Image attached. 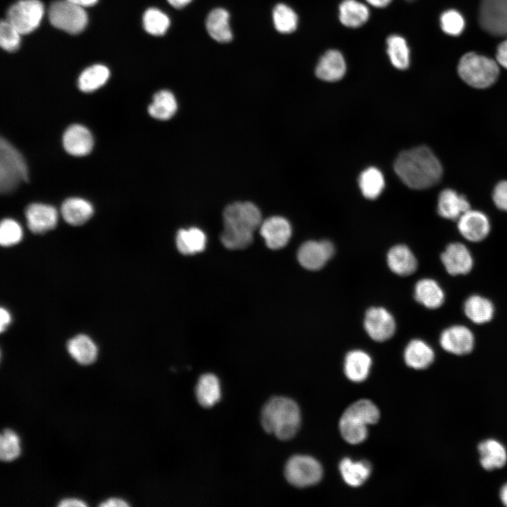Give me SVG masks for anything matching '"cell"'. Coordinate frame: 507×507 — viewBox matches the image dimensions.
I'll list each match as a JSON object with an SVG mask.
<instances>
[{
    "label": "cell",
    "mask_w": 507,
    "mask_h": 507,
    "mask_svg": "<svg viewBox=\"0 0 507 507\" xmlns=\"http://www.w3.org/2000/svg\"><path fill=\"white\" fill-rule=\"evenodd\" d=\"M100 506L102 507H118V506H128L129 504L124 500L119 498H111L100 503Z\"/></svg>",
    "instance_id": "47"
},
{
    "label": "cell",
    "mask_w": 507,
    "mask_h": 507,
    "mask_svg": "<svg viewBox=\"0 0 507 507\" xmlns=\"http://www.w3.org/2000/svg\"><path fill=\"white\" fill-rule=\"evenodd\" d=\"M67 346L71 356L82 365L91 364L96 358L97 348L87 335H77L69 340Z\"/></svg>",
    "instance_id": "31"
},
{
    "label": "cell",
    "mask_w": 507,
    "mask_h": 507,
    "mask_svg": "<svg viewBox=\"0 0 507 507\" xmlns=\"http://www.w3.org/2000/svg\"><path fill=\"white\" fill-rule=\"evenodd\" d=\"M434 359V351L423 340L413 339L405 349V362L412 368L416 370L427 368L433 363Z\"/></svg>",
    "instance_id": "23"
},
{
    "label": "cell",
    "mask_w": 507,
    "mask_h": 507,
    "mask_svg": "<svg viewBox=\"0 0 507 507\" xmlns=\"http://www.w3.org/2000/svg\"><path fill=\"white\" fill-rule=\"evenodd\" d=\"M0 330L2 332L11 323V315L7 310L1 308L0 311Z\"/></svg>",
    "instance_id": "49"
},
{
    "label": "cell",
    "mask_w": 507,
    "mask_h": 507,
    "mask_svg": "<svg viewBox=\"0 0 507 507\" xmlns=\"http://www.w3.org/2000/svg\"><path fill=\"white\" fill-rule=\"evenodd\" d=\"M414 297L418 303L430 309L438 308L445 299L444 292L440 285L429 278L422 279L416 283Z\"/></svg>",
    "instance_id": "22"
},
{
    "label": "cell",
    "mask_w": 507,
    "mask_h": 507,
    "mask_svg": "<svg viewBox=\"0 0 507 507\" xmlns=\"http://www.w3.org/2000/svg\"><path fill=\"white\" fill-rule=\"evenodd\" d=\"M273 23L280 33L289 34L297 27L298 16L289 6L279 4L273 11Z\"/></svg>",
    "instance_id": "38"
},
{
    "label": "cell",
    "mask_w": 507,
    "mask_h": 507,
    "mask_svg": "<svg viewBox=\"0 0 507 507\" xmlns=\"http://www.w3.org/2000/svg\"><path fill=\"white\" fill-rule=\"evenodd\" d=\"M457 221L461 234L472 242L483 240L490 232L491 226L488 217L479 211L469 209Z\"/></svg>",
    "instance_id": "13"
},
{
    "label": "cell",
    "mask_w": 507,
    "mask_h": 507,
    "mask_svg": "<svg viewBox=\"0 0 507 507\" xmlns=\"http://www.w3.org/2000/svg\"><path fill=\"white\" fill-rule=\"evenodd\" d=\"M170 19L166 14L158 8H150L143 15V25L145 30L152 35L159 36L165 33L170 26Z\"/></svg>",
    "instance_id": "39"
},
{
    "label": "cell",
    "mask_w": 507,
    "mask_h": 507,
    "mask_svg": "<svg viewBox=\"0 0 507 507\" xmlns=\"http://www.w3.org/2000/svg\"><path fill=\"white\" fill-rule=\"evenodd\" d=\"M387 52L392 64L397 69L406 70L410 64V50L406 41L397 35L387 39Z\"/></svg>",
    "instance_id": "35"
},
{
    "label": "cell",
    "mask_w": 507,
    "mask_h": 507,
    "mask_svg": "<svg viewBox=\"0 0 507 507\" xmlns=\"http://www.w3.org/2000/svg\"><path fill=\"white\" fill-rule=\"evenodd\" d=\"M204 232L197 227L180 230L176 235V245L180 253L184 255L202 251L206 246Z\"/></svg>",
    "instance_id": "30"
},
{
    "label": "cell",
    "mask_w": 507,
    "mask_h": 507,
    "mask_svg": "<svg viewBox=\"0 0 507 507\" xmlns=\"http://www.w3.org/2000/svg\"><path fill=\"white\" fill-rule=\"evenodd\" d=\"M499 496L502 503L507 506V483L501 487Z\"/></svg>",
    "instance_id": "53"
},
{
    "label": "cell",
    "mask_w": 507,
    "mask_h": 507,
    "mask_svg": "<svg viewBox=\"0 0 507 507\" xmlns=\"http://www.w3.org/2000/svg\"><path fill=\"white\" fill-rule=\"evenodd\" d=\"M261 421L265 432L278 439L288 440L298 432L301 414L298 405L291 399L275 396L264 405Z\"/></svg>",
    "instance_id": "3"
},
{
    "label": "cell",
    "mask_w": 507,
    "mask_h": 507,
    "mask_svg": "<svg viewBox=\"0 0 507 507\" xmlns=\"http://www.w3.org/2000/svg\"><path fill=\"white\" fill-rule=\"evenodd\" d=\"M345 411L361 418L368 425L377 423L380 418L378 408L368 399H361L354 402Z\"/></svg>",
    "instance_id": "41"
},
{
    "label": "cell",
    "mask_w": 507,
    "mask_h": 507,
    "mask_svg": "<svg viewBox=\"0 0 507 507\" xmlns=\"http://www.w3.org/2000/svg\"><path fill=\"white\" fill-rule=\"evenodd\" d=\"M229 18L227 11L221 8H215L208 13L206 20V27L209 35L215 41L227 43L232 40V33Z\"/></svg>",
    "instance_id": "24"
},
{
    "label": "cell",
    "mask_w": 507,
    "mask_h": 507,
    "mask_svg": "<svg viewBox=\"0 0 507 507\" xmlns=\"http://www.w3.org/2000/svg\"><path fill=\"white\" fill-rule=\"evenodd\" d=\"M441 346L455 355H465L474 347L475 338L470 329L463 325H453L445 329L439 338Z\"/></svg>",
    "instance_id": "12"
},
{
    "label": "cell",
    "mask_w": 507,
    "mask_h": 507,
    "mask_svg": "<svg viewBox=\"0 0 507 507\" xmlns=\"http://www.w3.org/2000/svg\"><path fill=\"white\" fill-rule=\"evenodd\" d=\"M63 144L65 150L75 156L88 154L93 147L90 132L80 125H72L64 132Z\"/></svg>",
    "instance_id": "17"
},
{
    "label": "cell",
    "mask_w": 507,
    "mask_h": 507,
    "mask_svg": "<svg viewBox=\"0 0 507 507\" xmlns=\"http://www.w3.org/2000/svg\"><path fill=\"white\" fill-rule=\"evenodd\" d=\"M367 424L360 418L344 412L339 420V431L345 441L351 444L363 442L367 437Z\"/></svg>",
    "instance_id": "34"
},
{
    "label": "cell",
    "mask_w": 507,
    "mask_h": 507,
    "mask_svg": "<svg viewBox=\"0 0 507 507\" xmlns=\"http://www.w3.org/2000/svg\"><path fill=\"white\" fill-rule=\"evenodd\" d=\"M177 104L174 94L169 90H161L153 96V101L148 107L149 115L158 120H165L176 113Z\"/></svg>",
    "instance_id": "32"
},
{
    "label": "cell",
    "mask_w": 507,
    "mask_h": 507,
    "mask_svg": "<svg viewBox=\"0 0 507 507\" xmlns=\"http://www.w3.org/2000/svg\"><path fill=\"white\" fill-rule=\"evenodd\" d=\"M224 228L220 234L223 244L229 249H242L253 242L254 232L260 227L262 216L251 202H234L224 209Z\"/></svg>",
    "instance_id": "2"
},
{
    "label": "cell",
    "mask_w": 507,
    "mask_h": 507,
    "mask_svg": "<svg viewBox=\"0 0 507 507\" xmlns=\"http://www.w3.org/2000/svg\"><path fill=\"white\" fill-rule=\"evenodd\" d=\"M78 6H80L82 7L83 6H89L95 4L98 0H68Z\"/></svg>",
    "instance_id": "52"
},
{
    "label": "cell",
    "mask_w": 507,
    "mask_h": 507,
    "mask_svg": "<svg viewBox=\"0 0 507 507\" xmlns=\"http://www.w3.org/2000/svg\"><path fill=\"white\" fill-rule=\"evenodd\" d=\"M496 58L499 65L507 69V39L499 44L496 49Z\"/></svg>",
    "instance_id": "46"
},
{
    "label": "cell",
    "mask_w": 507,
    "mask_h": 507,
    "mask_svg": "<svg viewBox=\"0 0 507 507\" xmlns=\"http://www.w3.org/2000/svg\"><path fill=\"white\" fill-rule=\"evenodd\" d=\"M441 261L449 274L465 275L473 266V258L468 249L463 244H449L442 253Z\"/></svg>",
    "instance_id": "14"
},
{
    "label": "cell",
    "mask_w": 507,
    "mask_h": 507,
    "mask_svg": "<svg viewBox=\"0 0 507 507\" xmlns=\"http://www.w3.org/2000/svg\"><path fill=\"white\" fill-rule=\"evenodd\" d=\"M466 317L475 324L489 322L494 314L493 303L487 298L479 295L468 297L463 305Z\"/></svg>",
    "instance_id": "26"
},
{
    "label": "cell",
    "mask_w": 507,
    "mask_h": 507,
    "mask_svg": "<svg viewBox=\"0 0 507 507\" xmlns=\"http://www.w3.org/2000/svg\"><path fill=\"white\" fill-rule=\"evenodd\" d=\"M394 170L401 181L414 189L433 187L440 181L443 173L440 161L425 146L401 153L395 161Z\"/></svg>",
    "instance_id": "1"
},
{
    "label": "cell",
    "mask_w": 507,
    "mask_h": 507,
    "mask_svg": "<svg viewBox=\"0 0 507 507\" xmlns=\"http://www.w3.org/2000/svg\"><path fill=\"white\" fill-rule=\"evenodd\" d=\"M48 17L54 27L70 34L82 32L87 23V15L83 8L68 0L51 3Z\"/></svg>",
    "instance_id": "6"
},
{
    "label": "cell",
    "mask_w": 507,
    "mask_h": 507,
    "mask_svg": "<svg viewBox=\"0 0 507 507\" xmlns=\"http://www.w3.org/2000/svg\"><path fill=\"white\" fill-rule=\"evenodd\" d=\"M260 232L268 248L278 249L288 243L292 235V227L284 218L272 216L261 223Z\"/></svg>",
    "instance_id": "15"
},
{
    "label": "cell",
    "mask_w": 507,
    "mask_h": 507,
    "mask_svg": "<svg viewBox=\"0 0 507 507\" xmlns=\"http://www.w3.org/2000/svg\"><path fill=\"white\" fill-rule=\"evenodd\" d=\"M364 327L371 339L384 342L394 335L396 325L393 316L386 309L373 307L365 313Z\"/></svg>",
    "instance_id": "11"
},
{
    "label": "cell",
    "mask_w": 507,
    "mask_h": 507,
    "mask_svg": "<svg viewBox=\"0 0 507 507\" xmlns=\"http://www.w3.org/2000/svg\"><path fill=\"white\" fill-rule=\"evenodd\" d=\"M358 183L363 195L370 199L378 197L384 187L382 173L374 167H370L362 172Z\"/></svg>",
    "instance_id": "36"
},
{
    "label": "cell",
    "mask_w": 507,
    "mask_h": 507,
    "mask_svg": "<svg viewBox=\"0 0 507 507\" xmlns=\"http://www.w3.org/2000/svg\"><path fill=\"white\" fill-rule=\"evenodd\" d=\"M405 1H408V2H412V1H415V0H405Z\"/></svg>",
    "instance_id": "54"
},
{
    "label": "cell",
    "mask_w": 507,
    "mask_h": 507,
    "mask_svg": "<svg viewBox=\"0 0 507 507\" xmlns=\"http://www.w3.org/2000/svg\"><path fill=\"white\" fill-rule=\"evenodd\" d=\"M44 11L39 0H20L8 10L6 20L21 35H25L39 26Z\"/></svg>",
    "instance_id": "8"
},
{
    "label": "cell",
    "mask_w": 507,
    "mask_h": 507,
    "mask_svg": "<svg viewBox=\"0 0 507 507\" xmlns=\"http://www.w3.org/2000/svg\"><path fill=\"white\" fill-rule=\"evenodd\" d=\"M109 75V70L105 65L101 64L92 65L80 75L78 87L82 92H93L106 82Z\"/></svg>",
    "instance_id": "37"
},
{
    "label": "cell",
    "mask_w": 507,
    "mask_h": 507,
    "mask_svg": "<svg viewBox=\"0 0 507 507\" xmlns=\"http://www.w3.org/2000/svg\"><path fill=\"white\" fill-rule=\"evenodd\" d=\"M346 70L342 54L337 50H329L320 58L315 68L316 76L326 82L341 80Z\"/></svg>",
    "instance_id": "19"
},
{
    "label": "cell",
    "mask_w": 507,
    "mask_h": 507,
    "mask_svg": "<svg viewBox=\"0 0 507 507\" xmlns=\"http://www.w3.org/2000/svg\"><path fill=\"white\" fill-rule=\"evenodd\" d=\"M492 199L499 209L507 212V180L501 181L495 186Z\"/></svg>",
    "instance_id": "45"
},
{
    "label": "cell",
    "mask_w": 507,
    "mask_h": 507,
    "mask_svg": "<svg viewBox=\"0 0 507 507\" xmlns=\"http://www.w3.org/2000/svg\"><path fill=\"white\" fill-rule=\"evenodd\" d=\"M440 25L442 30L447 35L458 36L462 33L465 27L463 15L457 11L450 9L444 11L440 17Z\"/></svg>",
    "instance_id": "42"
},
{
    "label": "cell",
    "mask_w": 507,
    "mask_h": 507,
    "mask_svg": "<svg viewBox=\"0 0 507 507\" xmlns=\"http://www.w3.org/2000/svg\"><path fill=\"white\" fill-rule=\"evenodd\" d=\"M60 507H70V506H87V504L82 500L75 498H67L61 500L58 505Z\"/></svg>",
    "instance_id": "48"
},
{
    "label": "cell",
    "mask_w": 507,
    "mask_h": 507,
    "mask_svg": "<svg viewBox=\"0 0 507 507\" xmlns=\"http://www.w3.org/2000/svg\"><path fill=\"white\" fill-rule=\"evenodd\" d=\"M479 23L492 35L506 36L507 0H481Z\"/></svg>",
    "instance_id": "9"
},
{
    "label": "cell",
    "mask_w": 507,
    "mask_h": 507,
    "mask_svg": "<svg viewBox=\"0 0 507 507\" xmlns=\"http://www.w3.org/2000/svg\"><path fill=\"white\" fill-rule=\"evenodd\" d=\"M371 364V358L365 352L360 350L351 351L345 358V375L353 382H362L368 377Z\"/></svg>",
    "instance_id": "25"
},
{
    "label": "cell",
    "mask_w": 507,
    "mask_h": 507,
    "mask_svg": "<svg viewBox=\"0 0 507 507\" xmlns=\"http://www.w3.org/2000/svg\"><path fill=\"white\" fill-rule=\"evenodd\" d=\"M168 2L174 8L180 9L185 7L192 0H167Z\"/></svg>",
    "instance_id": "50"
},
{
    "label": "cell",
    "mask_w": 507,
    "mask_h": 507,
    "mask_svg": "<svg viewBox=\"0 0 507 507\" xmlns=\"http://www.w3.org/2000/svg\"><path fill=\"white\" fill-rule=\"evenodd\" d=\"M21 34L6 20H2L0 25V44L6 51H15L20 42Z\"/></svg>",
    "instance_id": "44"
},
{
    "label": "cell",
    "mask_w": 507,
    "mask_h": 507,
    "mask_svg": "<svg viewBox=\"0 0 507 507\" xmlns=\"http://www.w3.org/2000/svg\"><path fill=\"white\" fill-rule=\"evenodd\" d=\"M29 229L34 233H44L55 227L58 220L57 211L50 205L32 204L25 210Z\"/></svg>",
    "instance_id": "16"
},
{
    "label": "cell",
    "mask_w": 507,
    "mask_h": 507,
    "mask_svg": "<svg viewBox=\"0 0 507 507\" xmlns=\"http://www.w3.org/2000/svg\"><path fill=\"white\" fill-rule=\"evenodd\" d=\"M469 209L466 197L452 189H445L439 195L437 212L444 218L458 220Z\"/></svg>",
    "instance_id": "18"
},
{
    "label": "cell",
    "mask_w": 507,
    "mask_h": 507,
    "mask_svg": "<svg viewBox=\"0 0 507 507\" xmlns=\"http://www.w3.org/2000/svg\"><path fill=\"white\" fill-rule=\"evenodd\" d=\"M339 20L344 26L357 28L364 25L369 18V10L356 0H344L339 4Z\"/></svg>",
    "instance_id": "27"
},
{
    "label": "cell",
    "mask_w": 507,
    "mask_h": 507,
    "mask_svg": "<svg viewBox=\"0 0 507 507\" xmlns=\"http://www.w3.org/2000/svg\"><path fill=\"white\" fill-rule=\"evenodd\" d=\"M334 253V246L329 241H308L299 249L297 258L306 269L317 270L325 265Z\"/></svg>",
    "instance_id": "10"
},
{
    "label": "cell",
    "mask_w": 507,
    "mask_h": 507,
    "mask_svg": "<svg viewBox=\"0 0 507 507\" xmlns=\"http://www.w3.org/2000/svg\"><path fill=\"white\" fill-rule=\"evenodd\" d=\"M23 236L20 225L12 219H4L0 225V243L8 246L18 243Z\"/></svg>",
    "instance_id": "43"
},
{
    "label": "cell",
    "mask_w": 507,
    "mask_h": 507,
    "mask_svg": "<svg viewBox=\"0 0 507 507\" xmlns=\"http://www.w3.org/2000/svg\"><path fill=\"white\" fill-rule=\"evenodd\" d=\"M64 220L72 225H81L93 214V207L87 201L80 198L66 199L61 206Z\"/></svg>",
    "instance_id": "28"
},
{
    "label": "cell",
    "mask_w": 507,
    "mask_h": 507,
    "mask_svg": "<svg viewBox=\"0 0 507 507\" xmlns=\"http://www.w3.org/2000/svg\"><path fill=\"white\" fill-rule=\"evenodd\" d=\"M496 61L475 52L464 54L459 61L458 73L468 85L484 89L492 85L499 75Z\"/></svg>",
    "instance_id": "4"
},
{
    "label": "cell",
    "mask_w": 507,
    "mask_h": 507,
    "mask_svg": "<svg viewBox=\"0 0 507 507\" xmlns=\"http://www.w3.org/2000/svg\"><path fill=\"white\" fill-rule=\"evenodd\" d=\"M220 396L218 377L211 373L201 375L196 387V396L199 404L206 408L211 407L220 400Z\"/></svg>",
    "instance_id": "29"
},
{
    "label": "cell",
    "mask_w": 507,
    "mask_h": 507,
    "mask_svg": "<svg viewBox=\"0 0 507 507\" xmlns=\"http://www.w3.org/2000/svg\"><path fill=\"white\" fill-rule=\"evenodd\" d=\"M369 4L376 8H384L388 6L392 0H365Z\"/></svg>",
    "instance_id": "51"
},
{
    "label": "cell",
    "mask_w": 507,
    "mask_h": 507,
    "mask_svg": "<svg viewBox=\"0 0 507 507\" xmlns=\"http://www.w3.org/2000/svg\"><path fill=\"white\" fill-rule=\"evenodd\" d=\"M20 453V439L10 429L4 430L0 437V458L4 461L15 459Z\"/></svg>",
    "instance_id": "40"
},
{
    "label": "cell",
    "mask_w": 507,
    "mask_h": 507,
    "mask_svg": "<svg viewBox=\"0 0 507 507\" xmlns=\"http://www.w3.org/2000/svg\"><path fill=\"white\" fill-rule=\"evenodd\" d=\"M387 264L392 272L401 276L413 274L418 266L417 260L405 245L393 246L387 254Z\"/></svg>",
    "instance_id": "21"
},
{
    "label": "cell",
    "mask_w": 507,
    "mask_h": 507,
    "mask_svg": "<svg viewBox=\"0 0 507 507\" xmlns=\"http://www.w3.org/2000/svg\"><path fill=\"white\" fill-rule=\"evenodd\" d=\"M28 180V171L21 154L6 139L0 140V191L13 192L22 182Z\"/></svg>",
    "instance_id": "5"
},
{
    "label": "cell",
    "mask_w": 507,
    "mask_h": 507,
    "mask_svg": "<svg viewBox=\"0 0 507 507\" xmlns=\"http://www.w3.org/2000/svg\"><path fill=\"white\" fill-rule=\"evenodd\" d=\"M287 480L297 487H306L318 483L323 476L320 464L313 458L297 455L287 461L284 468Z\"/></svg>",
    "instance_id": "7"
},
{
    "label": "cell",
    "mask_w": 507,
    "mask_h": 507,
    "mask_svg": "<svg viewBox=\"0 0 507 507\" xmlns=\"http://www.w3.org/2000/svg\"><path fill=\"white\" fill-rule=\"evenodd\" d=\"M480 461L487 470L501 468L507 462V451L503 445L496 439H488L478 445Z\"/></svg>",
    "instance_id": "20"
},
{
    "label": "cell",
    "mask_w": 507,
    "mask_h": 507,
    "mask_svg": "<svg viewBox=\"0 0 507 507\" xmlns=\"http://www.w3.org/2000/svg\"><path fill=\"white\" fill-rule=\"evenodd\" d=\"M339 471L344 482L351 487L362 485L371 472V466L367 461L353 462L349 458L343 459Z\"/></svg>",
    "instance_id": "33"
}]
</instances>
